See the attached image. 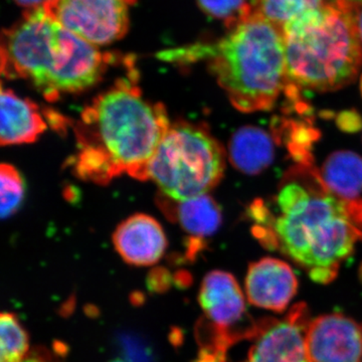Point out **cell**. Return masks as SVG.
<instances>
[{
	"instance_id": "obj_7",
	"label": "cell",
	"mask_w": 362,
	"mask_h": 362,
	"mask_svg": "<svg viewBox=\"0 0 362 362\" xmlns=\"http://www.w3.org/2000/svg\"><path fill=\"white\" fill-rule=\"evenodd\" d=\"M199 300L204 317L197 324L199 350L194 362H226L230 346L240 340L258 337L272 320L258 322L252 318L239 283L228 272L207 274Z\"/></svg>"
},
{
	"instance_id": "obj_17",
	"label": "cell",
	"mask_w": 362,
	"mask_h": 362,
	"mask_svg": "<svg viewBox=\"0 0 362 362\" xmlns=\"http://www.w3.org/2000/svg\"><path fill=\"white\" fill-rule=\"evenodd\" d=\"M28 349L30 339L18 317L0 312V362L23 361Z\"/></svg>"
},
{
	"instance_id": "obj_28",
	"label": "cell",
	"mask_w": 362,
	"mask_h": 362,
	"mask_svg": "<svg viewBox=\"0 0 362 362\" xmlns=\"http://www.w3.org/2000/svg\"><path fill=\"white\" fill-rule=\"evenodd\" d=\"M361 280H362V267H361Z\"/></svg>"
},
{
	"instance_id": "obj_6",
	"label": "cell",
	"mask_w": 362,
	"mask_h": 362,
	"mask_svg": "<svg viewBox=\"0 0 362 362\" xmlns=\"http://www.w3.org/2000/svg\"><path fill=\"white\" fill-rule=\"evenodd\" d=\"M226 154L218 140L201 125H170L150 161L147 176L173 201H185L211 192L220 183Z\"/></svg>"
},
{
	"instance_id": "obj_18",
	"label": "cell",
	"mask_w": 362,
	"mask_h": 362,
	"mask_svg": "<svg viewBox=\"0 0 362 362\" xmlns=\"http://www.w3.org/2000/svg\"><path fill=\"white\" fill-rule=\"evenodd\" d=\"M323 0H252V9L274 25L283 26L302 13L320 6Z\"/></svg>"
},
{
	"instance_id": "obj_8",
	"label": "cell",
	"mask_w": 362,
	"mask_h": 362,
	"mask_svg": "<svg viewBox=\"0 0 362 362\" xmlns=\"http://www.w3.org/2000/svg\"><path fill=\"white\" fill-rule=\"evenodd\" d=\"M135 4L136 0H52L44 9L69 32L98 47L127 33Z\"/></svg>"
},
{
	"instance_id": "obj_12",
	"label": "cell",
	"mask_w": 362,
	"mask_h": 362,
	"mask_svg": "<svg viewBox=\"0 0 362 362\" xmlns=\"http://www.w3.org/2000/svg\"><path fill=\"white\" fill-rule=\"evenodd\" d=\"M113 244L121 258L137 267L151 266L163 256L168 239L160 223L144 214L123 221L113 233Z\"/></svg>"
},
{
	"instance_id": "obj_4",
	"label": "cell",
	"mask_w": 362,
	"mask_h": 362,
	"mask_svg": "<svg viewBox=\"0 0 362 362\" xmlns=\"http://www.w3.org/2000/svg\"><path fill=\"white\" fill-rule=\"evenodd\" d=\"M7 78L30 81L49 101L77 94L102 81L109 56L69 32L44 7L28 9L20 23L0 35Z\"/></svg>"
},
{
	"instance_id": "obj_13",
	"label": "cell",
	"mask_w": 362,
	"mask_h": 362,
	"mask_svg": "<svg viewBox=\"0 0 362 362\" xmlns=\"http://www.w3.org/2000/svg\"><path fill=\"white\" fill-rule=\"evenodd\" d=\"M37 104L0 86V146L37 140L47 124Z\"/></svg>"
},
{
	"instance_id": "obj_24",
	"label": "cell",
	"mask_w": 362,
	"mask_h": 362,
	"mask_svg": "<svg viewBox=\"0 0 362 362\" xmlns=\"http://www.w3.org/2000/svg\"><path fill=\"white\" fill-rule=\"evenodd\" d=\"M349 2H351L354 6H362V0H349Z\"/></svg>"
},
{
	"instance_id": "obj_5",
	"label": "cell",
	"mask_w": 362,
	"mask_h": 362,
	"mask_svg": "<svg viewBox=\"0 0 362 362\" xmlns=\"http://www.w3.org/2000/svg\"><path fill=\"white\" fill-rule=\"evenodd\" d=\"M286 70L296 98L300 90L330 92L356 80L362 65L356 6L349 0H323L283 26Z\"/></svg>"
},
{
	"instance_id": "obj_27",
	"label": "cell",
	"mask_w": 362,
	"mask_h": 362,
	"mask_svg": "<svg viewBox=\"0 0 362 362\" xmlns=\"http://www.w3.org/2000/svg\"><path fill=\"white\" fill-rule=\"evenodd\" d=\"M361 94H362V76H361Z\"/></svg>"
},
{
	"instance_id": "obj_21",
	"label": "cell",
	"mask_w": 362,
	"mask_h": 362,
	"mask_svg": "<svg viewBox=\"0 0 362 362\" xmlns=\"http://www.w3.org/2000/svg\"><path fill=\"white\" fill-rule=\"evenodd\" d=\"M20 6L25 7L26 11L28 9L40 8L44 7L45 4L51 2L52 0H16Z\"/></svg>"
},
{
	"instance_id": "obj_22",
	"label": "cell",
	"mask_w": 362,
	"mask_h": 362,
	"mask_svg": "<svg viewBox=\"0 0 362 362\" xmlns=\"http://www.w3.org/2000/svg\"><path fill=\"white\" fill-rule=\"evenodd\" d=\"M6 75V59L4 52L0 47V78ZM1 86V84H0Z\"/></svg>"
},
{
	"instance_id": "obj_14",
	"label": "cell",
	"mask_w": 362,
	"mask_h": 362,
	"mask_svg": "<svg viewBox=\"0 0 362 362\" xmlns=\"http://www.w3.org/2000/svg\"><path fill=\"white\" fill-rule=\"evenodd\" d=\"M160 207L169 218L180 223L190 235L188 249L192 256L201 249L202 242L211 237L221 225V211L213 197L204 194L185 201H173L161 194Z\"/></svg>"
},
{
	"instance_id": "obj_11",
	"label": "cell",
	"mask_w": 362,
	"mask_h": 362,
	"mask_svg": "<svg viewBox=\"0 0 362 362\" xmlns=\"http://www.w3.org/2000/svg\"><path fill=\"white\" fill-rule=\"evenodd\" d=\"M298 279L289 264L282 259L263 258L247 270V301L259 308L283 313L298 292Z\"/></svg>"
},
{
	"instance_id": "obj_26",
	"label": "cell",
	"mask_w": 362,
	"mask_h": 362,
	"mask_svg": "<svg viewBox=\"0 0 362 362\" xmlns=\"http://www.w3.org/2000/svg\"><path fill=\"white\" fill-rule=\"evenodd\" d=\"M112 362H126V361H121V359H116V361H113Z\"/></svg>"
},
{
	"instance_id": "obj_23",
	"label": "cell",
	"mask_w": 362,
	"mask_h": 362,
	"mask_svg": "<svg viewBox=\"0 0 362 362\" xmlns=\"http://www.w3.org/2000/svg\"><path fill=\"white\" fill-rule=\"evenodd\" d=\"M356 6L357 28H358V33L362 42V6Z\"/></svg>"
},
{
	"instance_id": "obj_19",
	"label": "cell",
	"mask_w": 362,
	"mask_h": 362,
	"mask_svg": "<svg viewBox=\"0 0 362 362\" xmlns=\"http://www.w3.org/2000/svg\"><path fill=\"white\" fill-rule=\"evenodd\" d=\"M25 194V181L20 171L11 164L0 163V220L20 209Z\"/></svg>"
},
{
	"instance_id": "obj_2",
	"label": "cell",
	"mask_w": 362,
	"mask_h": 362,
	"mask_svg": "<svg viewBox=\"0 0 362 362\" xmlns=\"http://www.w3.org/2000/svg\"><path fill=\"white\" fill-rule=\"evenodd\" d=\"M169 128L165 107L143 97L131 70L81 113L75 128L77 153L71 161L74 173L97 185L122 175L147 180L150 161Z\"/></svg>"
},
{
	"instance_id": "obj_9",
	"label": "cell",
	"mask_w": 362,
	"mask_h": 362,
	"mask_svg": "<svg viewBox=\"0 0 362 362\" xmlns=\"http://www.w3.org/2000/svg\"><path fill=\"white\" fill-rule=\"evenodd\" d=\"M307 362H362V324L341 313L325 314L305 331Z\"/></svg>"
},
{
	"instance_id": "obj_3",
	"label": "cell",
	"mask_w": 362,
	"mask_h": 362,
	"mask_svg": "<svg viewBox=\"0 0 362 362\" xmlns=\"http://www.w3.org/2000/svg\"><path fill=\"white\" fill-rule=\"evenodd\" d=\"M226 30L218 40L164 51L159 58L178 64L204 61L235 109L270 110L289 88L282 28L252 9Z\"/></svg>"
},
{
	"instance_id": "obj_1",
	"label": "cell",
	"mask_w": 362,
	"mask_h": 362,
	"mask_svg": "<svg viewBox=\"0 0 362 362\" xmlns=\"http://www.w3.org/2000/svg\"><path fill=\"white\" fill-rule=\"evenodd\" d=\"M275 218L261 202L251 206L255 235L308 273L328 284L342 262L362 240V199L345 201L332 194L310 160L300 162L282 181Z\"/></svg>"
},
{
	"instance_id": "obj_25",
	"label": "cell",
	"mask_w": 362,
	"mask_h": 362,
	"mask_svg": "<svg viewBox=\"0 0 362 362\" xmlns=\"http://www.w3.org/2000/svg\"><path fill=\"white\" fill-rule=\"evenodd\" d=\"M21 362H42V361H37V359H26V361H23Z\"/></svg>"
},
{
	"instance_id": "obj_15",
	"label": "cell",
	"mask_w": 362,
	"mask_h": 362,
	"mask_svg": "<svg viewBox=\"0 0 362 362\" xmlns=\"http://www.w3.org/2000/svg\"><path fill=\"white\" fill-rule=\"evenodd\" d=\"M228 156L235 168L256 175L271 165L275 156L273 136L262 128L246 126L235 131L228 145Z\"/></svg>"
},
{
	"instance_id": "obj_20",
	"label": "cell",
	"mask_w": 362,
	"mask_h": 362,
	"mask_svg": "<svg viewBox=\"0 0 362 362\" xmlns=\"http://www.w3.org/2000/svg\"><path fill=\"white\" fill-rule=\"evenodd\" d=\"M199 7L211 18L225 21L228 28L252 11L247 0H197Z\"/></svg>"
},
{
	"instance_id": "obj_16",
	"label": "cell",
	"mask_w": 362,
	"mask_h": 362,
	"mask_svg": "<svg viewBox=\"0 0 362 362\" xmlns=\"http://www.w3.org/2000/svg\"><path fill=\"white\" fill-rule=\"evenodd\" d=\"M321 178L332 194L345 201H357L362 192V157L351 151H338L326 159Z\"/></svg>"
},
{
	"instance_id": "obj_10",
	"label": "cell",
	"mask_w": 362,
	"mask_h": 362,
	"mask_svg": "<svg viewBox=\"0 0 362 362\" xmlns=\"http://www.w3.org/2000/svg\"><path fill=\"white\" fill-rule=\"evenodd\" d=\"M309 322L303 303L295 305L283 320L272 319L245 362H307L304 337Z\"/></svg>"
}]
</instances>
